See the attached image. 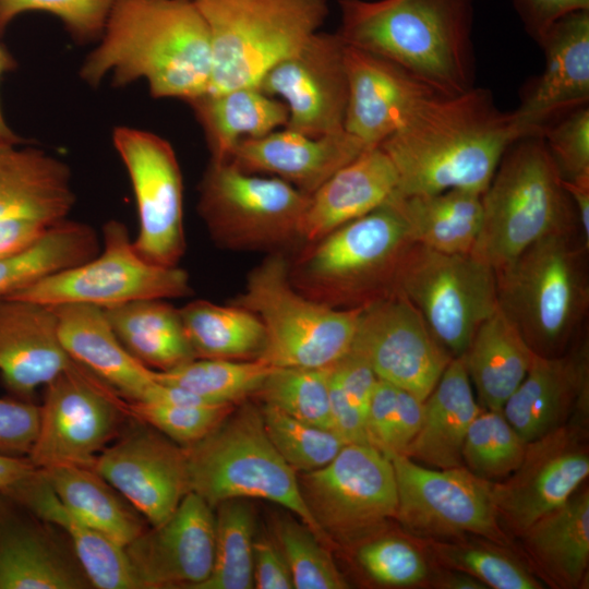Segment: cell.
Here are the masks:
<instances>
[{
	"instance_id": "cell-1",
	"label": "cell",
	"mask_w": 589,
	"mask_h": 589,
	"mask_svg": "<svg viewBox=\"0 0 589 589\" xmlns=\"http://www.w3.org/2000/svg\"><path fill=\"white\" fill-rule=\"evenodd\" d=\"M516 141L510 112L483 87L445 96L434 93L414 107L380 147L392 160L395 195L464 189L483 194L503 155Z\"/></svg>"
},
{
	"instance_id": "cell-2",
	"label": "cell",
	"mask_w": 589,
	"mask_h": 589,
	"mask_svg": "<svg viewBox=\"0 0 589 589\" xmlns=\"http://www.w3.org/2000/svg\"><path fill=\"white\" fill-rule=\"evenodd\" d=\"M144 79L154 98L190 103L206 94L212 75L208 27L194 0H113L99 44L80 76L97 86Z\"/></svg>"
},
{
	"instance_id": "cell-3",
	"label": "cell",
	"mask_w": 589,
	"mask_h": 589,
	"mask_svg": "<svg viewBox=\"0 0 589 589\" xmlns=\"http://www.w3.org/2000/svg\"><path fill=\"white\" fill-rule=\"evenodd\" d=\"M337 34L405 69L434 92L473 87V0H338Z\"/></svg>"
},
{
	"instance_id": "cell-4",
	"label": "cell",
	"mask_w": 589,
	"mask_h": 589,
	"mask_svg": "<svg viewBox=\"0 0 589 589\" xmlns=\"http://www.w3.org/2000/svg\"><path fill=\"white\" fill-rule=\"evenodd\" d=\"M588 251L579 233L554 235L494 269L497 306L533 353L562 356L585 330Z\"/></svg>"
},
{
	"instance_id": "cell-5",
	"label": "cell",
	"mask_w": 589,
	"mask_h": 589,
	"mask_svg": "<svg viewBox=\"0 0 589 589\" xmlns=\"http://www.w3.org/2000/svg\"><path fill=\"white\" fill-rule=\"evenodd\" d=\"M413 243L394 196L369 214L305 243L292 261V286L334 309H362L395 292L405 253Z\"/></svg>"
},
{
	"instance_id": "cell-6",
	"label": "cell",
	"mask_w": 589,
	"mask_h": 589,
	"mask_svg": "<svg viewBox=\"0 0 589 589\" xmlns=\"http://www.w3.org/2000/svg\"><path fill=\"white\" fill-rule=\"evenodd\" d=\"M481 200L471 254L493 269L542 238L580 235L576 208L541 135L508 146Z\"/></svg>"
},
{
	"instance_id": "cell-7",
	"label": "cell",
	"mask_w": 589,
	"mask_h": 589,
	"mask_svg": "<svg viewBox=\"0 0 589 589\" xmlns=\"http://www.w3.org/2000/svg\"><path fill=\"white\" fill-rule=\"evenodd\" d=\"M184 447L190 491L212 508L233 498H263L290 510L321 541L327 538L303 498L296 471L272 443L254 406L233 409L205 437Z\"/></svg>"
},
{
	"instance_id": "cell-8",
	"label": "cell",
	"mask_w": 589,
	"mask_h": 589,
	"mask_svg": "<svg viewBox=\"0 0 589 589\" xmlns=\"http://www.w3.org/2000/svg\"><path fill=\"white\" fill-rule=\"evenodd\" d=\"M208 27V94L259 87L265 74L321 31L327 0H194Z\"/></svg>"
},
{
	"instance_id": "cell-9",
	"label": "cell",
	"mask_w": 589,
	"mask_h": 589,
	"mask_svg": "<svg viewBox=\"0 0 589 589\" xmlns=\"http://www.w3.org/2000/svg\"><path fill=\"white\" fill-rule=\"evenodd\" d=\"M231 303L254 313L265 332L257 359L275 368H330L351 348L362 309H334L289 280L288 260L271 253Z\"/></svg>"
},
{
	"instance_id": "cell-10",
	"label": "cell",
	"mask_w": 589,
	"mask_h": 589,
	"mask_svg": "<svg viewBox=\"0 0 589 589\" xmlns=\"http://www.w3.org/2000/svg\"><path fill=\"white\" fill-rule=\"evenodd\" d=\"M308 202V194L277 177L211 160L199 187L197 212L220 248L277 252L300 240Z\"/></svg>"
},
{
	"instance_id": "cell-11",
	"label": "cell",
	"mask_w": 589,
	"mask_h": 589,
	"mask_svg": "<svg viewBox=\"0 0 589 589\" xmlns=\"http://www.w3.org/2000/svg\"><path fill=\"white\" fill-rule=\"evenodd\" d=\"M395 291L419 311L453 357L462 356L479 326L497 309L494 269L468 254L412 243L400 263Z\"/></svg>"
},
{
	"instance_id": "cell-12",
	"label": "cell",
	"mask_w": 589,
	"mask_h": 589,
	"mask_svg": "<svg viewBox=\"0 0 589 589\" xmlns=\"http://www.w3.org/2000/svg\"><path fill=\"white\" fill-rule=\"evenodd\" d=\"M103 251L76 266L46 276L10 298L46 305L91 304L101 309L144 299H178L192 293L190 276L179 266L145 260L127 226L109 220L103 228Z\"/></svg>"
},
{
	"instance_id": "cell-13",
	"label": "cell",
	"mask_w": 589,
	"mask_h": 589,
	"mask_svg": "<svg viewBox=\"0 0 589 589\" xmlns=\"http://www.w3.org/2000/svg\"><path fill=\"white\" fill-rule=\"evenodd\" d=\"M303 498L322 531L360 542L396 517L397 486L389 457L371 444L350 443L324 467L303 472Z\"/></svg>"
},
{
	"instance_id": "cell-14",
	"label": "cell",
	"mask_w": 589,
	"mask_h": 589,
	"mask_svg": "<svg viewBox=\"0 0 589 589\" xmlns=\"http://www.w3.org/2000/svg\"><path fill=\"white\" fill-rule=\"evenodd\" d=\"M397 486L396 519L419 539L456 540L471 536L503 546L512 538L498 524L491 481L465 466L436 469L402 454L388 455Z\"/></svg>"
},
{
	"instance_id": "cell-15",
	"label": "cell",
	"mask_w": 589,
	"mask_h": 589,
	"mask_svg": "<svg viewBox=\"0 0 589 589\" xmlns=\"http://www.w3.org/2000/svg\"><path fill=\"white\" fill-rule=\"evenodd\" d=\"M127 400L83 365L72 362L45 386L39 425L28 459L37 469L92 467L119 434Z\"/></svg>"
},
{
	"instance_id": "cell-16",
	"label": "cell",
	"mask_w": 589,
	"mask_h": 589,
	"mask_svg": "<svg viewBox=\"0 0 589 589\" xmlns=\"http://www.w3.org/2000/svg\"><path fill=\"white\" fill-rule=\"evenodd\" d=\"M112 143L136 201L135 250L149 262L178 266L187 248L183 179L171 144L153 132L130 127L115 128Z\"/></svg>"
},
{
	"instance_id": "cell-17",
	"label": "cell",
	"mask_w": 589,
	"mask_h": 589,
	"mask_svg": "<svg viewBox=\"0 0 589 589\" xmlns=\"http://www.w3.org/2000/svg\"><path fill=\"white\" fill-rule=\"evenodd\" d=\"M589 476L584 424L567 423L527 443L519 467L506 479L491 482L498 524L512 538L565 503Z\"/></svg>"
},
{
	"instance_id": "cell-18",
	"label": "cell",
	"mask_w": 589,
	"mask_h": 589,
	"mask_svg": "<svg viewBox=\"0 0 589 589\" xmlns=\"http://www.w3.org/2000/svg\"><path fill=\"white\" fill-rule=\"evenodd\" d=\"M350 349L370 363L378 378L421 400L453 359L398 291L363 308Z\"/></svg>"
},
{
	"instance_id": "cell-19",
	"label": "cell",
	"mask_w": 589,
	"mask_h": 589,
	"mask_svg": "<svg viewBox=\"0 0 589 589\" xmlns=\"http://www.w3.org/2000/svg\"><path fill=\"white\" fill-rule=\"evenodd\" d=\"M92 468L152 527L165 522L190 492L185 447L133 419Z\"/></svg>"
},
{
	"instance_id": "cell-20",
	"label": "cell",
	"mask_w": 589,
	"mask_h": 589,
	"mask_svg": "<svg viewBox=\"0 0 589 589\" xmlns=\"http://www.w3.org/2000/svg\"><path fill=\"white\" fill-rule=\"evenodd\" d=\"M345 47L337 32L318 31L265 74L259 88L286 105L285 128L313 136L344 130L348 99Z\"/></svg>"
},
{
	"instance_id": "cell-21",
	"label": "cell",
	"mask_w": 589,
	"mask_h": 589,
	"mask_svg": "<svg viewBox=\"0 0 589 589\" xmlns=\"http://www.w3.org/2000/svg\"><path fill=\"white\" fill-rule=\"evenodd\" d=\"M124 551L142 589H195L214 565V508L190 491L165 522L145 528Z\"/></svg>"
},
{
	"instance_id": "cell-22",
	"label": "cell",
	"mask_w": 589,
	"mask_h": 589,
	"mask_svg": "<svg viewBox=\"0 0 589 589\" xmlns=\"http://www.w3.org/2000/svg\"><path fill=\"white\" fill-rule=\"evenodd\" d=\"M538 45L545 64L510 111L516 140L541 135L548 124L589 101V10L557 20Z\"/></svg>"
},
{
	"instance_id": "cell-23",
	"label": "cell",
	"mask_w": 589,
	"mask_h": 589,
	"mask_svg": "<svg viewBox=\"0 0 589 589\" xmlns=\"http://www.w3.org/2000/svg\"><path fill=\"white\" fill-rule=\"evenodd\" d=\"M0 493V589L92 588L70 541Z\"/></svg>"
},
{
	"instance_id": "cell-24",
	"label": "cell",
	"mask_w": 589,
	"mask_h": 589,
	"mask_svg": "<svg viewBox=\"0 0 589 589\" xmlns=\"http://www.w3.org/2000/svg\"><path fill=\"white\" fill-rule=\"evenodd\" d=\"M558 357L534 353L529 370L503 406L502 412L528 443L588 412L589 357L585 330Z\"/></svg>"
},
{
	"instance_id": "cell-25",
	"label": "cell",
	"mask_w": 589,
	"mask_h": 589,
	"mask_svg": "<svg viewBox=\"0 0 589 589\" xmlns=\"http://www.w3.org/2000/svg\"><path fill=\"white\" fill-rule=\"evenodd\" d=\"M345 62L344 130L366 148L380 146L404 125L419 101L436 93L399 65L348 45Z\"/></svg>"
},
{
	"instance_id": "cell-26",
	"label": "cell",
	"mask_w": 589,
	"mask_h": 589,
	"mask_svg": "<svg viewBox=\"0 0 589 589\" xmlns=\"http://www.w3.org/2000/svg\"><path fill=\"white\" fill-rule=\"evenodd\" d=\"M366 147L345 130L308 135L288 128L240 140L229 160L251 173H267L312 194Z\"/></svg>"
},
{
	"instance_id": "cell-27",
	"label": "cell",
	"mask_w": 589,
	"mask_h": 589,
	"mask_svg": "<svg viewBox=\"0 0 589 589\" xmlns=\"http://www.w3.org/2000/svg\"><path fill=\"white\" fill-rule=\"evenodd\" d=\"M72 362L60 344L52 305L0 299V376L15 398L32 400Z\"/></svg>"
},
{
	"instance_id": "cell-28",
	"label": "cell",
	"mask_w": 589,
	"mask_h": 589,
	"mask_svg": "<svg viewBox=\"0 0 589 589\" xmlns=\"http://www.w3.org/2000/svg\"><path fill=\"white\" fill-rule=\"evenodd\" d=\"M53 308L59 340L68 356L127 401H144L157 383L155 371L124 348L104 309L83 303Z\"/></svg>"
},
{
	"instance_id": "cell-29",
	"label": "cell",
	"mask_w": 589,
	"mask_h": 589,
	"mask_svg": "<svg viewBox=\"0 0 589 589\" xmlns=\"http://www.w3.org/2000/svg\"><path fill=\"white\" fill-rule=\"evenodd\" d=\"M398 178L387 154L374 146L341 167L312 194L302 216L300 240L312 243L390 200Z\"/></svg>"
},
{
	"instance_id": "cell-30",
	"label": "cell",
	"mask_w": 589,
	"mask_h": 589,
	"mask_svg": "<svg viewBox=\"0 0 589 589\" xmlns=\"http://www.w3.org/2000/svg\"><path fill=\"white\" fill-rule=\"evenodd\" d=\"M5 494L65 534L92 588L142 589L124 548L68 509L37 468Z\"/></svg>"
},
{
	"instance_id": "cell-31",
	"label": "cell",
	"mask_w": 589,
	"mask_h": 589,
	"mask_svg": "<svg viewBox=\"0 0 589 589\" xmlns=\"http://www.w3.org/2000/svg\"><path fill=\"white\" fill-rule=\"evenodd\" d=\"M75 202L68 165L44 151L0 146V220L31 218L49 226Z\"/></svg>"
},
{
	"instance_id": "cell-32",
	"label": "cell",
	"mask_w": 589,
	"mask_h": 589,
	"mask_svg": "<svg viewBox=\"0 0 589 589\" xmlns=\"http://www.w3.org/2000/svg\"><path fill=\"white\" fill-rule=\"evenodd\" d=\"M480 411L464 356L453 358L423 400L421 426L402 455L430 468L464 466V441Z\"/></svg>"
},
{
	"instance_id": "cell-33",
	"label": "cell",
	"mask_w": 589,
	"mask_h": 589,
	"mask_svg": "<svg viewBox=\"0 0 589 589\" xmlns=\"http://www.w3.org/2000/svg\"><path fill=\"white\" fill-rule=\"evenodd\" d=\"M532 569L551 587L575 589L584 584L589 563V491H576L521 534Z\"/></svg>"
},
{
	"instance_id": "cell-34",
	"label": "cell",
	"mask_w": 589,
	"mask_h": 589,
	"mask_svg": "<svg viewBox=\"0 0 589 589\" xmlns=\"http://www.w3.org/2000/svg\"><path fill=\"white\" fill-rule=\"evenodd\" d=\"M200 123L211 152V160H229L242 139L264 136L285 128L286 105L254 86L218 94H204L188 103Z\"/></svg>"
},
{
	"instance_id": "cell-35",
	"label": "cell",
	"mask_w": 589,
	"mask_h": 589,
	"mask_svg": "<svg viewBox=\"0 0 589 589\" xmlns=\"http://www.w3.org/2000/svg\"><path fill=\"white\" fill-rule=\"evenodd\" d=\"M462 356L484 409L502 410L526 376L534 353L497 306L479 326Z\"/></svg>"
},
{
	"instance_id": "cell-36",
	"label": "cell",
	"mask_w": 589,
	"mask_h": 589,
	"mask_svg": "<svg viewBox=\"0 0 589 589\" xmlns=\"http://www.w3.org/2000/svg\"><path fill=\"white\" fill-rule=\"evenodd\" d=\"M124 348L145 366L165 372L196 359L179 309L144 299L104 309Z\"/></svg>"
},
{
	"instance_id": "cell-37",
	"label": "cell",
	"mask_w": 589,
	"mask_h": 589,
	"mask_svg": "<svg viewBox=\"0 0 589 589\" xmlns=\"http://www.w3.org/2000/svg\"><path fill=\"white\" fill-rule=\"evenodd\" d=\"M481 199V193L464 189L394 195L412 241L449 254L471 253L482 224Z\"/></svg>"
},
{
	"instance_id": "cell-38",
	"label": "cell",
	"mask_w": 589,
	"mask_h": 589,
	"mask_svg": "<svg viewBox=\"0 0 589 589\" xmlns=\"http://www.w3.org/2000/svg\"><path fill=\"white\" fill-rule=\"evenodd\" d=\"M38 470L68 509L122 548L146 528L144 517L92 467Z\"/></svg>"
},
{
	"instance_id": "cell-39",
	"label": "cell",
	"mask_w": 589,
	"mask_h": 589,
	"mask_svg": "<svg viewBox=\"0 0 589 589\" xmlns=\"http://www.w3.org/2000/svg\"><path fill=\"white\" fill-rule=\"evenodd\" d=\"M99 251L89 225L61 220L27 248L0 259V299L55 273L76 266Z\"/></svg>"
},
{
	"instance_id": "cell-40",
	"label": "cell",
	"mask_w": 589,
	"mask_h": 589,
	"mask_svg": "<svg viewBox=\"0 0 589 589\" xmlns=\"http://www.w3.org/2000/svg\"><path fill=\"white\" fill-rule=\"evenodd\" d=\"M179 311L196 358L254 360L260 357L265 332L251 311L208 300L191 301Z\"/></svg>"
},
{
	"instance_id": "cell-41",
	"label": "cell",
	"mask_w": 589,
	"mask_h": 589,
	"mask_svg": "<svg viewBox=\"0 0 589 589\" xmlns=\"http://www.w3.org/2000/svg\"><path fill=\"white\" fill-rule=\"evenodd\" d=\"M433 564L467 573L486 588L540 589L542 581L508 548L484 539L433 540L417 538Z\"/></svg>"
},
{
	"instance_id": "cell-42",
	"label": "cell",
	"mask_w": 589,
	"mask_h": 589,
	"mask_svg": "<svg viewBox=\"0 0 589 589\" xmlns=\"http://www.w3.org/2000/svg\"><path fill=\"white\" fill-rule=\"evenodd\" d=\"M275 366L254 360L196 358L165 372L157 381L182 387L216 405H235L256 394Z\"/></svg>"
},
{
	"instance_id": "cell-43",
	"label": "cell",
	"mask_w": 589,
	"mask_h": 589,
	"mask_svg": "<svg viewBox=\"0 0 589 589\" xmlns=\"http://www.w3.org/2000/svg\"><path fill=\"white\" fill-rule=\"evenodd\" d=\"M215 555L211 575L195 589H251L255 515L243 498L215 507Z\"/></svg>"
},
{
	"instance_id": "cell-44",
	"label": "cell",
	"mask_w": 589,
	"mask_h": 589,
	"mask_svg": "<svg viewBox=\"0 0 589 589\" xmlns=\"http://www.w3.org/2000/svg\"><path fill=\"white\" fill-rule=\"evenodd\" d=\"M354 545L358 565L375 584L392 588L430 587L435 568L416 537L380 531Z\"/></svg>"
},
{
	"instance_id": "cell-45",
	"label": "cell",
	"mask_w": 589,
	"mask_h": 589,
	"mask_svg": "<svg viewBox=\"0 0 589 589\" xmlns=\"http://www.w3.org/2000/svg\"><path fill=\"white\" fill-rule=\"evenodd\" d=\"M526 447L502 410L481 409L466 434L462 464L480 479L502 481L519 467Z\"/></svg>"
},
{
	"instance_id": "cell-46",
	"label": "cell",
	"mask_w": 589,
	"mask_h": 589,
	"mask_svg": "<svg viewBox=\"0 0 589 589\" xmlns=\"http://www.w3.org/2000/svg\"><path fill=\"white\" fill-rule=\"evenodd\" d=\"M330 374L332 366L274 368L256 394L298 420L330 429Z\"/></svg>"
},
{
	"instance_id": "cell-47",
	"label": "cell",
	"mask_w": 589,
	"mask_h": 589,
	"mask_svg": "<svg viewBox=\"0 0 589 589\" xmlns=\"http://www.w3.org/2000/svg\"><path fill=\"white\" fill-rule=\"evenodd\" d=\"M261 413L268 437L294 471L324 467L346 445L333 430L298 420L271 405L264 404Z\"/></svg>"
},
{
	"instance_id": "cell-48",
	"label": "cell",
	"mask_w": 589,
	"mask_h": 589,
	"mask_svg": "<svg viewBox=\"0 0 589 589\" xmlns=\"http://www.w3.org/2000/svg\"><path fill=\"white\" fill-rule=\"evenodd\" d=\"M275 534L296 589H346L348 581L321 539L302 521L281 518Z\"/></svg>"
},
{
	"instance_id": "cell-49",
	"label": "cell",
	"mask_w": 589,
	"mask_h": 589,
	"mask_svg": "<svg viewBox=\"0 0 589 589\" xmlns=\"http://www.w3.org/2000/svg\"><path fill=\"white\" fill-rule=\"evenodd\" d=\"M125 407L130 418L182 446L205 437L233 410V405L182 406L147 401H127Z\"/></svg>"
},
{
	"instance_id": "cell-50",
	"label": "cell",
	"mask_w": 589,
	"mask_h": 589,
	"mask_svg": "<svg viewBox=\"0 0 589 589\" xmlns=\"http://www.w3.org/2000/svg\"><path fill=\"white\" fill-rule=\"evenodd\" d=\"M113 0H0V34L20 14L40 11L58 17L79 43L99 39Z\"/></svg>"
},
{
	"instance_id": "cell-51",
	"label": "cell",
	"mask_w": 589,
	"mask_h": 589,
	"mask_svg": "<svg viewBox=\"0 0 589 589\" xmlns=\"http://www.w3.org/2000/svg\"><path fill=\"white\" fill-rule=\"evenodd\" d=\"M541 136L564 181L589 183L588 105L548 124Z\"/></svg>"
},
{
	"instance_id": "cell-52",
	"label": "cell",
	"mask_w": 589,
	"mask_h": 589,
	"mask_svg": "<svg viewBox=\"0 0 589 589\" xmlns=\"http://www.w3.org/2000/svg\"><path fill=\"white\" fill-rule=\"evenodd\" d=\"M39 425V405L0 397V454L27 457Z\"/></svg>"
},
{
	"instance_id": "cell-53",
	"label": "cell",
	"mask_w": 589,
	"mask_h": 589,
	"mask_svg": "<svg viewBox=\"0 0 589 589\" xmlns=\"http://www.w3.org/2000/svg\"><path fill=\"white\" fill-rule=\"evenodd\" d=\"M397 392V386L378 378L365 414L369 443L387 456L393 452Z\"/></svg>"
},
{
	"instance_id": "cell-54",
	"label": "cell",
	"mask_w": 589,
	"mask_h": 589,
	"mask_svg": "<svg viewBox=\"0 0 589 589\" xmlns=\"http://www.w3.org/2000/svg\"><path fill=\"white\" fill-rule=\"evenodd\" d=\"M332 374L365 422L368 406L378 380L370 363L350 349L332 366Z\"/></svg>"
},
{
	"instance_id": "cell-55",
	"label": "cell",
	"mask_w": 589,
	"mask_h": 589,
	"mask_svg": "<svg viewBox=\"0 0 589 589\" xmlns=\"http://www.w3.org/2000/svg\"><path fill=\"white\" fill-rule=\"evenodd\" d=\"M512 3L525 31L538 44L557 20L589 10V0H512Z\"/></svg>"
},
{
	"instance_id": "cell-56",
	"label": "cell",
	"mask_w": 589,
	"mask_h": 589,
	"mask_svg": "<svg viewBox=\"0 0 589 589\" xmlns=\"http://www.w3.org/2000/svg\"><path fill=\"white\" fill-rule=\"evenodd\" d=\"M253 580L257 589L293 588L287 562L278 545L269 540H254Z\"/></svg>"
},
{
	"instance_id": "cell-57",
	"label": "cell",
	"mask_w": 589,
	"mask_h": 589,
	"mask_svg": "<svg viewBox=\"0 0 589 589\" xmlns=\"http://www.w3.org/2000/svg\"><path fill=\"white\" fill-rule=\"evenodd\" d=\"M329 412L330 429L346 444H370L362 413L351 402L333 374H330Z\"/></svg>"
},
{
	"instance_id": "cell-58",
	"label": "cell",
	"mask_w": 589,
	"mask_h": 589,
	"mask_svg": "<svg viewBox=\"0 0 589 589\" xmlns=\"http://www.w3.org/2000/svg\"><path fill=\"white\" fill-rule=\"evenodd\" d=\"M422 418L423 400L398 387L393 452L390 454H402L405 452L417 435Z\"/></svg>"
},
{
	"instance_id": "cell-59",
	"label": "cell",
	"mask_w": 589,
	"mask_h": 589,
	"mask_svg": "<svg viewBox=\"0 0 589 589\" xmlns=\"http://www.w3.org/2000/svg\"><path fill=\"white\" fill-rule=\"evenodd\" d=\"M49 227L45 223L31 218L0 220V259L27 248Z\"/></svg>"
},
{
	"instance_id": "cell-60",
	"label": "cell",
	"mask_w": 589,
	"mask_h": 589,
	"mask_svg": "<svg viewBox=\"0 0 589 589\" xmlns=\"http://www.w3.org/2000/svg\"><path fill=\"white\" fill-rule=\"evenodd\" d=\"M35 469L28 457L0 454V493H5Z\"/></svg>"
},
{
	"instance_id": "cell-61",
	"label": "cell",
	"mask_w": 589,
	"mask_h": 589,
	"mask_svg": "<svg viewBox=\"0 0 589 589\" xmlns=\"http://www.w3.org/2000/svg\"><path fill=\"white\" fill-rule=\"evenodd\" d=\"M563 185L576 208L582 243L589 249V183H574L563 180Z\"/></svg>"
},
{
	"instance_id": "cell-62",
	"label": "cell",
	"mask_w": 589,
	"mask_h": 589,
	"mask_svg": "<svg viewBox=\"0 0 589 589\" xmlns=\"http://www.w3.org/2000/svg\"><path fill=\"white\" fill-rule=\"evenodd\" d=\"M430 587L438 589H488L480 580L473 576L444 567L435 568Z\"/></svg>"
},
{
	"instance_id": "cell-63",
	"label": "cell",
	"mask_w": 589,
	"mask_h": 589,
	"mask_svg": "<svg viewBox=\"0 0 589 589\" xmlns=\"http://www.w3.org/2000/svg\"><path fill=\"white\" fill-rule=\"evenodd\" d=\"M14 67L11 55L0 46V77L3 73L12 70ZM20 139L11 131L7 124L0 106V144L12 145L17 144Z\"/></svg>"
},
{
	"instance_id": "cell-64",
	"label": "cell",
	"mask_w": 589,
	"mask_h": 589,
	"mask_svg": "<svg viewBox=\"0 0 589 589\" xmlns=\"http://www.w3.org/2000/svg\"><path fill=\"white\" fill-rule=\"evenodd\" d=\"M3 145V144H0V146ZM13 145V144H12Z\"/></svg>"
}]
</instances>
